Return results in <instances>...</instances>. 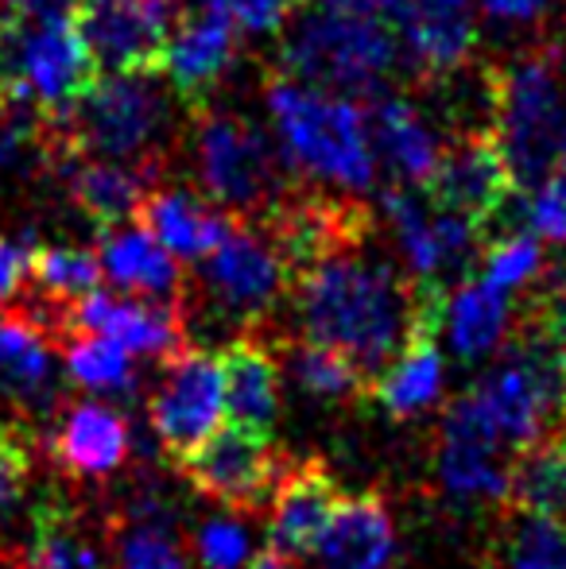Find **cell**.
I'll use <instances>...</instances> for the list:
<instances>
[{
  "mask_svg": "<svg viewBox=\"0 0 566 569\" xmlns=\"http://www.w3.org/2000/svg\"><path fill=\"white\" fill-rule=\"evenodd\" d=\"M295 318L307 341L341 352L373 383L408 349L419 326L438 322L443 291H419L369 237L349 240L299 268Z\"/></svg>",
  "mask_w": 566,
  "mask_h": 569,
  "instance_id": "obj_1",
  "label": "cell"
},
{
  "mask_svg": "<svg viewBox=\"0 0 566 569\" xmlns=\"http://www.w3.org/2000/svg\"><path fill=\"white\" fill-rule=\"evenodd\" d=\"M265 113L287 171L361 198L377 187L380 159L373 148L369 113L346 93L276 74L265 86Z\"/></svg>",
  "mask_w": 566,
  "mask_h": 569,
  "instance_id": "obj_2",
  "label": "cell"
},
{
  "mask_svg": "<svg viewBox=\"0 0 566 569\" xmlns=\"http://www.w3.org/2000/svg\"><path fill=\"white\" fill-rule=\"evenodd\" d=\"M47 124L54 151L159 171V159L175 140L179 113L163 78L151 70H117L93 78L90 90Z\"/></svg>",
  "mask_w": 566,
  "mask_h": 569,
  "instance_id": "obj_3",
  "label": "cell"
},
{
  "mask_svg": "<svg viewBox=\"0 0 566 569\" xmlns=\"http://www.w3.org/2000/svg\"><path fill=\"white\" fill-rule=\"evenodd\" d=\"M90 43L67 12H0V106L59 120L93 82Z\"/></svg>",
  "mask_w": 566,
  "mask_h": 569,
  "instance_id": "obj_4",
  "label": "cell"
},
{
  "mask_svg": "<svg viewBox=\"0 0 566 569\" xmlns=\"http://www.w3.org/2000/svg\"><path fill=\"white\" fill-rule=\"evenodd\" d=\"M400 67V39L380 16L318 8L299 16L280 43V70L287 78L346 93V98H377L393 90Z\"/></svg>",
  "mask_w": 566,
  "mask_h": 569,
  "instance_id": "obj_5",
  "label": "cell"
},
{
  "mask_svg": "<svg viewBox=\"0 0 566 569\" xmlns=\"http://www.w3.org/2000/svg\"><path fill=\"white\" fill-rule=\"evenodd\" d=\"M469 396L513 457L559 442L566 430V357L528 326H516L500 360Z\"/></svg>",
  "mask_w": 566,
  "mask_h": 569,
  "instance_id": "obj_6",
  "label": "cell"
},
{
  "mask_svg": "<svg viewBox=\"0 0 566 569\" xmlns=\"http://www.w3.org/2000/svg\"><path fill=\"white\" fill-rule=\"evenodd\" d=\"M493 140L513 182L539 187L566 163V90L547 51H520L493 70Z\"/></svg>",
  "mask_w": 566,
  "mask_h": 569,
  "instance_id": "obj_7",
  "label": "cell"
},
{
  "mask_svg": "<svg viewBox=\"0 0 566 569\" xmlns=\"http://www.w3.org/2000/svg\"><path fill=\"white\" fill-rule=\"evenodd\" d=\"M190 163L218 210L265 221L291 194L287 163L272 132L237 109H202L190 128Z\"/></svg>",
  "mask_w": 566,
  "mask_h": 569,
  "instance_id": "obj_8",
  "label": "cell"
},
{
  "mask_svg": "<svg viewBox=\"0 0 566 569\" xmlns=\"http://www.w3.org/2000/svg\"><path fill=\"white\" fill-rule=\"evenodd\" d=\"M380 218L393 237L408 279L419 291H446L466 279L469 263L481 260L485 226L438 206L416 187H393L380 194Z\"/></svg>",
  "mask_w": 566,
  "mask_h": 569,
  "instance_id": "obj_9",
  "label": "cell"
},
{
  "mask_svg": "<svg viewBox=\"0 0 566 569\" xmlns=\"http://www.w3.org/2000/svg\"><path fill=\"white\" fill-rule=\"evenodd\" d=\"M295 263L284 244L265 226L234 229L218 252H210L198 271V287L214 315L245 326V333L268 318L291 291Z\"/></svg>",
  "mask_w": 566,
  "mask_h": 569,
  "instance_id": "obj_10",
  "label": "cell"
},
{
  "mask_svg": "<svg viewBox=\"0 0 566 569\" xmlns=\"http://www.w3.org/2000/svg\"><path fill=\"white\" fill-rule=\"evenodd\" d=\"M226 415V372L206 349H182L163 360L159 383L148 399V427L171 461L190 457L210 442Z\"/></svg>",
  "mask_w": 566,
  "mask_h": 569,
  "instance_id": "obj_11",
  "label": "cell"
},
{
  "mask_svg": "<svg viewBox=\"0 0 566 569\" xmlns=\"http://www.w3.org/2000/svg\"><path fill=\"white\" fill-rule=\"evenodd\" d=\"M287 465L291 461L276 450L272 438L241 427H221L210 442L182 457L179 469L198 496L221 503L234 516H257L272 503Z\"/></svg>",
  "mask_w": 566,
  "mask_h": 569,
  "instance_id": "obj_12",
  "label": "cell"
},
{
  "mask_svg": "<svg viewBox=\"0 0 566 569\" xmlns=\"http://www.w3.org/2000/svg\"><path fill=\"white\" fill-rule=\"evenodd\" d=\"M393 31L424 82H446L474 62L481 12L474 0H393Z\"/></svg>",
  "mask_w": 566,
  "mask_h": 569,
  "instance_id": "obj_13",
  "label": "cell"
},
{
  "mask_svg": "<svg viewBox=\"0 0 566 569\" xmlns=\"http://www.w3.org/2000/svg\"><path fill=\"white\" fill-rule=\"evenodd\" d=\"M59 403V360L51 330L31 310H0V419L31 430Z\"/></svg>",
  "mask_w": 566,
  "mask_h": 569,
  "instance_id": "obj_14",
  "label": "cell"
},
{
  "mask_svg": "<svg viewBox=\"0 0 566 569\" xmlns=\"http://www.w3.org/2000/svg\"><path fill=\"white\" fill-rule=\"evenodd\" d=\"M438 477L443 488L458 500L481 503H508V485H513V461H508L505 442L474 396H461L446 407L443 430H438Z\"/></svg>",
  "mask_w": 566,
  "mask_h": 569,
  "instance_id": "obj_15",
  "label": "cell"
},
{
  "mask_svg": "<svg viewBox=\"0 0 566 569\" xmlns=\"http://www.w3.org/2000/svg\"><path fill=\"white\" fill-rule=\"evenodd\" d=\"M70 333H98L132 352V357L171 360L187 345V318L179 302L140 299V295H109L93 291L67 307Z\"/></svg>",
  "mask_w": 566,
  "mask_h": 569,
  "instance_id": "obj_16",
  "label": "cell"
},
{
  "mask_svg": "<svg viewBox=\"0 0 566 569\" xmlns=\"http://www.w3.org/2000/svg\"><path fill=\"white\" fill-rule=\"evenodd\" d=\"M90 54L109 74L151 70L175 31V0H86L78 12Z\"/></svg>",
  "mask_w": 566,
  "mask_h": 569,
  "instance_id": "obj_17",
  "label": "cell"
},
{
  "mask_svg": "<svg viewBox=\"0 0 566 569\" xmlns=\"http://www.w3.org/2000/svg\"><path fill=\"white\" fill-rule=\"evenodd\" d=\"M132 446H137V430L129 415L101 399L70 403L54 419L51 435L43 438V450L54 469L70 480H90V485L117 477L129 465Z\"/></svg>",
  "mask_w": 566,
  "mask_h": 569,
  "instance_id": "obj_18",
  "label": "cell"
},
{
  "mask_svg": "<svg viewBox=\"0 0 566 569\" xmlns=\"http://www.w3.org/2000/svg\"><path fill=\"white\" fill-rule=\"evenodd\" d=\"M513 171L500 156L493 132H466L446 143L438 171L430 174L427 194L461 218L489 226L513 198Z\"/></svg>",
  "mask_w": 566,
  "mask_h": 569,
  "instance_id": "obj_19",
  "label": "cell"
},
{
  "mask_svg": "<svg viewBox=\"0 0 566 569\" xmlns=\"http://www.w3.org/2000/svg\"><path fill=\"white\" fill-rule=\"evenodd\" d=\"M365 113H369V132L380 167L400 187H427L430 174L438 171L446 143H450L443 128L435 124V113L400 90H385L369 98Z\"/></svg>",
  "mask_w": 566,
  "mask_h": 569,
  "instance_id": "obj_20",
  "label": "cell"
},
{
  "mask_svg": "<svg viewBox=\"0 0 566 569\" xmlns=\"http://www.w3.org/2000/svg\"><path fill=\"white\" fill-rule=\"evenodd\" d=\"M341 488L326 461H291L272 496V519H268V550L284 562H302L318 550L334 511L341 508Z\"/></svg>",
  "mask_w": 566,
  "mask_h": 569,
  "instance_id": "obj_21",
  "label": "cell"
},
{
  "mask_svg": "<svg viewBox=\"0 0 566 569\" xmlns=\"http://www.w3.org/2000/svg\"><path fill=\"white\" fill-rule=\"evenodd\" d=\"M237 39L241 31L229 23V16L218 4H198L175 23L163 51L167 82L179 98L202 101L210 90H218L237 67Z\"/></svg>",
  "mask_w": 566,
  "mask_h": 569,
  "instance_id": "obj_22",
  "label": "cell"
},
{
  "mask_svg": "<svg viewBox=\"0 0 566 569\" xmlns=\"http://www.w3.org/2000/svg\"><path fill=\"white\" fill-rule=\"evenodd\" d=\"M516 326H520V318H516L513 295L500 291L485 276L458 279L438 299V341L466 365L505 349Z\"/></svg>",
  "mask_w": 566,
  "mask_h": 569,
  "instance_id": "obj_23",
  "label": "cell"
},
{
  "mask_svg": "<svg viewBox=\"0 0 566 569\" xmlns=\"http://www.w3.org/2000/svg\"><path fill=\"white\" fill-rule=\"evenodd\" d=\"M221 372H226V411L234 415V427L272 438L280 422V352L257 330L237 333L221 352Z\"/></svg>",
  "mask_w": 566,
  "mask_h": 569,
  "instance_id": "obj_24",
  "label": "cell"
},
{
  "mask_svg": "<svg viewBox=\"0 0 566 569\" xmlns=\"http://www.w3.org/2000/svg\"><path fill=\"white\" fill-rule=\"evenodd\" d=\"M393 555L396 523L377 492L346 496L315 550L318 569H388Z\"/></svg>",
  "mask_w": 566,
  "mask_h": 569,
  "instance_id": "obj_25",
  "label": "cell"
},
{
  "mask_svg": "<svg viewBox=\"0 0 566 569\" xmlns=\"http://www.w3.org/2000/svg\"><path fill=\"white\" fill-rule=\"evenodd\" d=\"M140 221L175 260H198V263L210 252H218L229 232L237 229L226 210H218L214 202H206L195 190H182V187L151 190L143 198Z\"/></svg>",
  "mask_w": 566,
  "mask_h": 569,
  "instance_id": "obj_26",
  "label": "cell"
},
{
  "mask_svg": "<svg viewBox=\"0 0 566 569\" xmlns=\"http://www.w3.org/2000/svg\"><path fill=\"white\" fill-rule=\"evenodd\" d=\"M113 569H190L175 535V503L159 485H143L125 503V523L109 531Z\"/></svg>",
  "mask_w": 566,
  "mask_h": 569,
  "instance_id": "obj_27",
  "label": "cell"
},
{
  "mask_svg": "<svg viewBox=\"0 0 566 569\" xmlns=\"http://www.w3.org/2000/svg\"><path fill=\"white\" fill-rule=\"evenodd\" d=\"M101 271L121 295H140V299L175 302L182 291L179 260L159 244L143 226H113L101 229Z\"/></svg>",
  "mask_w": 566,
  "mask_h": 569,
  "instance_id": "obj_28",
  "label": "cell"
},
{
  "mask_svg": "<svg viewBox=\"0 0 566 569\" xmlns=\"http://www.w3.org/2000/svg\"><path fill=\"white\" fill-rule=\"evenodd\" d=\"M67 190L70 202L101 229L129 226L132 218H140L143 198L151 194V179L156 171L143 167L113 163V159H82L67 156Z\"/></svg>",
  "mask_w": 566,
  "mask_h": 569,
  "instance_id": "obj_29",
  "label": "cell"
},
{
  "mask_svg": "<svg viewBox=\"0 0 566 569\" xmlns=\"http://www.w3.org/2000/svg\"><path fill=\"white\" fill-rule=\"evenodd\" d=\"M446 388V360L438 349V322H427L416 330L408 349L380 372L369 399H377L393 419H416V415L438 407Z\"/></svg>",
  "mask_w": 566,
  "mask_h": 569,
  "instance_id": "obj_30",
  "label": "cell"
},
{
  "mask_svg": "<svg viewBox=\"0 0 566 569\" xmlns=\"http://www.w3.org/2000/svg\"><path fill=\"white\" fill-rule=\"evenodd\" d=\"M16 558L28 569H106L98 539L62 500H36Z\"/></svg>",
  "mask_w": 566,
  "mask_h": 569,
  "instance_id": "obj_31",
  "label": "cell"
},
{
  "mask_svg": "<svg viewBox=\"0 0 566 569\" xmlns=\"http://www.w3.org/2000/svg\"><path fill=\"white\" fill-rule=\"evenodd\" d=\"M508 511L566 523V442H547L513 457V485H508Z\"/></svg>",
  "mask_w": 566,
  "mask_h": 569,
  "instance_id": "obj_32",
  "label": "cell"
},
{
  "mask_svg": "<svg viewBox=\"0 0 566 569\" xmlns=\"http://www.w3.org/2000/svg\"><path fill=\"white\" fill-rule=\"evenodd\" d=\"M280 365L291 372V380L299 383L310 399H322V403L369 399V380H365L341 352L326 349V345H315L307 338L287 341L280 349Z\"/></svg>",
  "mask_w": 566,
  "mask_h": 569,
  "instance_id": "obj_33",
  "label": "cell"
},
{
  "mask_svg": "<svg viewBox=\"0 0 566 569\" xmlns=\"http://www.w3.org/2000/svg\"><path fill=\"white\" fill-rule=\"evenodd\" d=\"M62 368L90 396H132L137 391V357L125 345L98 338V333H75L62 345Z\"/></svg>",
  "mask_w": 566,
  "mask_h": 569,
  "instance_id": "obj_34",
  "label": "cell"
},
{
  "mask_svg": "<svg viewBox=\"0 0 566 569\" xmlns=\"http://www.w3.org/2000/svg\"><path fill=\"white\" fill-rule=\"evenodd\" d=\"M31 279L47 295V302L59 307H75L78 299L98 291L106 279L101 271V256L82 244H43L31 252Z\"/></svg>",
  "mask_w": 566,
  "mask_h": 569,
  "instance_id": "obj_35",
  "label": "cell"
},
{
  "mask_svg": "<svg viewBox=\"0 0 566 569\" xmlns=\"http://www.w3.org/2000/svg\"><path fill=\"white\" fill-rule=\"evenodd\" d=\"M31 477H36L31 430L0 419V531L28 527V516L36 508Z\"/></svg>",
  "mask_w": 566,
  "mask_h": 569,
  "instance_id": "obj_36",
  "label": "cell"
},
{
  "mask_svg": "<svg viewBox=\"0 0 566 569\" xmlns=\"http://www.w3.org/2000/svg\"><path fill=\"white\" fill-rule=\"evenodd\" d=\"M481 276L508 295L536 287L547 276V252L539 244V237L536 232H508V237H497L493 244H485Z\"/></svg>",
  "mask_w": 566,
  "mask_h": 569,
  "instance_id": "obj_37",
  "label": "cell"
},
{
  "mask_svg": "<svg viewBox=\"0 0 566 569\" xmlns=\"http://www.w3.org/2000/svg\"><path fill=\"white\" fill-rule=\"evenodd\" d=\"M54 151L51 124L28 109L0 106V182H12L31 171L39 151Z\"/></svg>",
  "mask_w": 566,
  "mask_h": 569,
  "instance_id": "obj_38",
  "label": "cell"
},
{
  "mask_svg": "<svg viewBox=\"0 0 566 569\" xmlns=\"http://www.w3.org/2000/svg\"><path fill=\"white\" fill-rule=\"evenodd\" d=\"M508 569H566V523L520 516L508 531Z\"/></svg>",
  "mask_w": 566,
  "mask_h": 569,
  "instance_id": "obj_39",
  "label": "cell"
},
{
  "mask_svg": "<svg viewBox=\"0 0 566 569\" xmlns=\"http://www.w3.org/2000/svg\"><path fill=\"white\" fill-rule=\"evenodd\" d=\"M195 558L202 569H249L252 535L237 516H210L195 531Z\"/></svg>",
  "mask_w": 566,
  "mask_h": 569,
  "instance_id": "obj_40",
  "label": "cell"
},
{
  "mask_svg": "<svg viewBox=\"0 0 566 569\" xmlns=\"http://www.w3.org/2000/svg\"><path fill=\"white\" fill-rule=\"evenodd\" d=\"M520 326H528L566 357V263L539 279V291L528 302V315H520Z\"/></svg>",
  "mask_w": 566,
  "mask_h": 569,
  "instance_id": "obj_41",
  "label": "cell"
},
{
  "mask_svg": "<svg viewBox=\"0 0 566 569\" xmlns=\"http://www.w3.org/2000/svg\"><path fill=\"white\" fill-rule=\"evenodd\" d=\"M524 221H528V232H536L539 240L566 248V163L555 167L539 187L528 190Z\"/></svg>",
  "mask_w": 566,
  "mask_h": 569,
  "instance_id": "obj_42",
  "label": "cell"
},
{
  "mask_svg": "<svg viewBox=\"0 0 566 569\" xmlns=\"http://www.w3.org/2000/svg\"><path fill=\"white\" fill-rule=\"evenodd\" d=\"M210 4H218L241 36L268 39L291 23L299 0H210Z\"/></svg>",
  "mask_w": 566,
  "mask_h": 569,
  "instance_id": "obj_43",
  "label": "cell"
},
{
  "mask_svg": "<svg viewBox=\"0 0 566 569\" xmlns=\"http://www.w3.org/2000/svg\"><path fill=\"white\" fill-rule=\"evenodd\" d=\"M481 20L493 31L505 36H524V31H539L555 12V0H474Z\"/></svg>",
  "mask_w": 566,
  "mask_h": 569,
  "instance_id": "obj_44",
  "label": "cell"
},
{
  "mask_svg": "<svg viewBox=\"0 0 566 569\" xmlns=\"http://www.w3.org/2000/svg\"><path fill=\"white\" fill-rule=\"evenodd\" d=\"M28 276H31V252L16 244V240L0 237V310L20 295Z\"/></svg>",
  "mask_w": 566,
  "mask_h": 569,
  "instance_id": "obj_45",
  "label": "cell"
},
{
  "mask_svg": "<svg viewBox=\"0 0 566 569\" xmlns=\"http://www.w3.org/2000/svg\"><path fill=\"white\" fill-rule=\"evenodd\" d=\"M326 12H354V16H380L385 8H393V0H315Z\"/></svg>",
  "mask_w": 566,
  "mask_h": 569,
  "instance_id": "obj_46",
  "label": "cell"
},
{
  "mask_svg": "<svg viewBox=\"0 0 566 569\" xmlns=\"http://www.w3.org/2000/svg\"><path fill=\"white\" fill-rule=\"evenodd\" d=\"M0 12H62V0H0Z\"/></svg>",
  "mask_w": 566,
  "mask_h": 569,
  "instance_id": "obj_47",
  "label": "cell"
},
{
  "mask_svg": "<svg viewBox=\"0 0 566 569\" xmlns=\"http://www.w3.org/2000/svg\"><path fill=\"white\" fill-rule=\"evenodd\" d=\"M547 54H552V67H555V74H559V82L566 90V28L552 39V51H547Z\"/></svg>",
  "mask_w": 566,
  "mask_h": 569,
  "instance_id": "obj_48",
  "label": "cell"
},
{
  "mask_svg": "<svg viewBox=\"0 0 566 569\" xmlns=\"http://www.w3.org/2000/svg\"><path fill=\"white\" fill-rule=\"evenodd\" d=\"M249 569H291V562H284L280 555H272V550H265L260 558H252Z\"/></svg>",
  "mask_w": 566,
  "mask_h": 569,
  "instance_id": "obj_49",
  "label": "cell"
},
{
  "mask_svg": "<svg viewBox=\"0 0 566 569\" xmlns=\"http://www.w3.org/2000/svg\"><path fill=\"white\" fill-rule=\"evenodd\" d=\"M0 569H28V566H23L20 558L12 555V558H4V562H0Z\"/></svg>",
  "mask_w": 566,
  "mask_h": 569,
  "instance_id": "obj_50",
  "label": "cell"
},
{
  "mask_svg": "<svg viewBox=\"0 0 566 569\" xmlns=\"http://www.w3.org/2000/svg\"><path fill=\"white\" fill-rule=\"evenodd\" d=\"M175 4H195L198 8V4H206V0H175Z\"/></svg>",
  "mask_w": 566,
  "mask_h": 569,
  "instance_id": "obj_51",
  "label": "cell"
},
{
  "mask_svg": "<svg viewBox=\"0 0 566 569\" xmlns=\"http://www.w3.org/2000/svg\"><path fill=\"white\" fill-rule=\"evenodd\" d=\"M563 442H566V430H563Z\"/></svg>",
  "mask_w": 566,
  "mask_h": 569,
  "instance_id": "obj_52",
  "label": "cell"
}]
</instances>
